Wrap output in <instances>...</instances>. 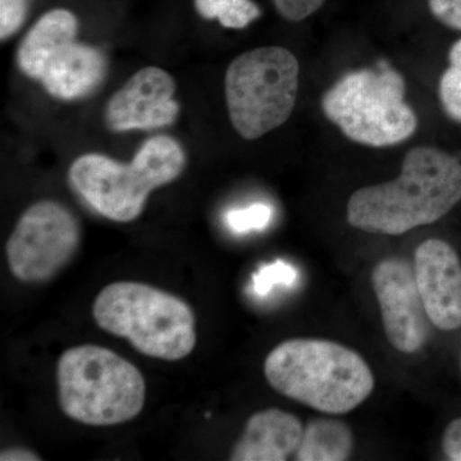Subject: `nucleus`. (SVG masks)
<instances>
[{"instance_id": "nucleus-1", "label": "nucleus", "mask_w": 461, "mask_h": 461, "mask_svg": "<svg viewBox=\"0 0 461 461\" xmlns=\"http://www.w3.org/2000/svg\"><path fill=\"white\" fill-rule=\"evenodd\" d=\"M461 200V163L444 150L411 149L396 180L355 191L348 203L354 229L399 236L445 217Z\"/></svg>"}, {"instance_id": "nucleus-2", "label": "nucleus", "mask_w": 461, "mask_h": 461, "mask_svg": "<svg viewBox=\"0 0 461 461\" xmlns=\"http://www.w3.org/2000/svg\"><path fill=\"white\" fill-rule=\"evenodd\" d=\"M264 375L281 395L330 415L353 411L375 390L362 355L329 339L281 342L267 357Z\"/></svg>"}, {"instance_id": "nucleus-3", "label": "nucleus", "mask_w": 461, "mask_h": 461, "mask_svg": "<svg viewBox=\"0 0 461 461\" xmlns=\"http://www.w3.org/2000/svg\"><path fill=\"white\" fill-rule=\"evenodd\" d=\"M96 324L129 339L148 357L177 362L198 342L193 309L180 297L141 282H113L100 291L93 305Z\"/></svg>"}, {"instance_id": "nucleus-4", "label": "nucleus", "mask_w": 461, "mask_h": 461, "mask_svg": "<svg viewBox=\"0 0 461 461\" xmlns=\"http://www.w3.org/2000/svg\"><path fill=\"white\" fill-rule=\"evenodd\" d=\"M57 386L62 411L86 426L126 423L140 414L147 402L141 372L102 346H75L60 355Z\"/></svg>"}, {"instance_id": "nucleus-5", "label": "nucleus", "mask_w": 461, "mask_h": 461, "mask_svg": "<svg viewBox=\"0 0 461 461\" xmlns=\"http://www.w3.org/2000/svg\"><path fill=\"white\" fill-rule=\"evenodd\" d=\"M185 167L180 145L157 136L142 145L130 165L100 154H85L69 168L75 190L103 217L131 222L144 211L151 191L175 181Z\"/></svg>"}, {"instance_id": "nucleus-6", "label": "nucleus", "mask_w": 461, "mask_h": 461, "mask_svg": "<svg viewBox=\"0 0 461 461\" xmlns=\"http://www.w3.org/2000/svg\"><path fill=\"white\" fill-rule=\"evenodd\" d=\"M406 85L393 69H359L324 93L321 109L346 138L372 148L400 144L417 131L418 118L405 102Z\"/></svg>"}, {"instance_id": "nucleus-7", "label": "nucleus", "mask_w": 461, "mask_h": 461, "mask_svg": "<svg viewBox=\"0 0 461 461\" xmlns=\"http://www.w3.org/2000/svg\"><path fill=\"white\" fill-rule=\"evenodd\" d=\"M299 71L296 57L281 47L258 48L230 62L227 107L241 138L256 140L286 122L295 108Z\"/></svg>"}, {"instance_id": "nucleus-8", "label": "nucleus", "mask_w": 461, "mask_h": 461, "mask_svg": "<svg viewBox=\"0 0 461 461\" xmlns=\"http://www.w3.org/2000/svg\"><path fill=\"white\" fill-rule=\"evenodd\" d=\"M77 20L66 9L48 12L18 50V65L38 78L50 95L72 100L91 93L103 80L105 59L99 50L75 41Z\"/></svg>"}, {"instance_id": "nucleus-9", "label": "nucleus", "mask_w": 461, "mask_h": 461, "mask_svg": "<svg viewBox=\"0 0 461 461\" xmlns=\"http://www.w3.org/2000/svg\"><path fill=\"white\" fill-rule=\"evenodd\" d=\"M80 226L59 203L42 200L21 215L5 245L12 275L27 284L56 277L80 247Z\"/></svg>"}, {"instance_id": "nucleus-10", "label": "nucleus", "mask_w": 461, "mask_h": 461, "mask_svg": "<svg viewBox=\"0 0 461 461\" xmlns=\"http://www.w3.org/2000/svg\"><path fill=\"white\" fill-rule=\"evenodd\" d=\"M372 286L388 342L400 353L420 351L429 336V318L418 288L414 266L402 258H387L373 269Z\"/></svg>"}, {"instance_id": "nucleus-11", "label": "nucleus", "mask_w": 461, "mask_h": 461, "mask_svg": "<svg viewBox=\"0 0 461 461\" xmlns=\"http://www.w3.org/2000/svg\"><path fill=\"white\" fill-rule=\"evenodd\" d=\"M172 76L157 67H147L127 81L108 102V126L114 131L153 130L175 122L180 105Z\"/></svg>"}, {"instance_id": "nucleus-12", "label": "nucleus", "mask_w": 461, "mask_h": 461, "mask_svg": "<svg viewBox=\"0 0 461 461\" xmlns=\"http://www.w3.org/2000/svg\"><path fill=\"white\" fill-rule=\"evenodd\" d=\"M418 288L430 323L441 330L461 327V262L447 242L429 239L414 256Z\"/></svg>"}, {"instance_id": "nucleus-13", "label": "nucleus", "mask_w": 461, "mask_h": 461, "mask_svg": "<svg viewBox=\"0 0 461 461\" xmlns=\"http://www.w3.org/2000/svg\"><path fill=\"white\" fill-rule=\"evenodd\" d=\"M303 433L304 426L291 412L276 408L258 411L249 418L230 460H287L299 447Z\"/></svg>"}, {"instance_id": "nucleus-14", "label": "nucleus", "mask_w": 461, "mask_h": 461, "mask_svg": "<svg viewBox=\"0 0 461 461\" xmlns=\"http://www.w3.org/2000/svg\"><path fill=\"white\" fill-rule=\"evenodd\" d=\"M354 450V436L348 424L330 418H317L304 427L295 451L297 461H345Z\"/></svg>"}, {"instance_id": "nucleus-15", "label": "nucleus", "mask_w": 461, "mask_h": 461, "mask_svg": "<svg viewBox=\"0 0 461 461\" xmlns=\"http://www.w3.org/2000/svg\"><path fill=\"white\" fill-rule=\"evenodd\" d=\"M195 3L203 17L218 20L227 29H244L262 14L251 0H195Z\"/></svg>"}, {"instance_id": "nucleus-16", "label": "nucleus", "mask_w": 461, "mask_h": 461, "mask_svg": "<svg viewBox=\"0 0 461 461\" xmlns=\"http://www.w3.org/2000/svg\"><path fill=\"white\" fill-rule=\"evenodd\" d=\"M438 96L445 113L461 123V39L448 51V67L439 80Z\"/></svg>"}, {"instance_id": "nucleus-17", "label": "nucleus", "mask_w": 461, "mask_h": 461, "mask_svg": "<svg viewBox=\"0 0 461 461\" xmlns=\"http://www.w3.org/2000/svg\"><path fill=\"white\" fill-rule=\"evenodd\" d=\"M273 208L264 203H256L245 208L230 209L224 215V222L235 233H248L251 230H262L271 223Z\"/></svg>"}, {"instance_id": "nucleus-18", "label": "nucleus", "mask_w": 461, "mask_h": 461, "mask_svg": "<svg viewBox=\"0 0 461 461\" xmlns=\"http://www.w3.org/2000/svg\"><path fill=\"white\" fill-rule=\"evenodd\" d=\"M297 273L291 264L277 260L267 264L253 276V291L259 296H266L272 288L278 285H293L296 281Z\"/></svg>"}, {"instance_id": "nucleus-19", "label": "nucleus", "mask_w": 461, "mask_h": 461, "mask_svg": "<svg viewBox=\"0 0 461 461\" xmlns=\"http://www.w3.org/2000/svg\"><path fill=\"white\" fill-rule=\"evenodd\" d=\"M26 14V0H0V33L8 38L23 25Z\"/></svg>"}, {"instance_id": "nucleus-20", "label": "nucleus", "mask_w": 461, "mask_h": 461, "mask_svg": "<svg viewBox=\"0 0 461 461\" xmlns=\"http://www.w3.org/2000/svg\"><path fill=\"white\" fill-rule=\"evenodd\" d=\"M324 3L326 0H275L278 14L291 23H300L312 16Z\"/></svg>"}, {"instance_id": "nucleus-21", "label": "nucleus", "mask_w": 461, "mask_h": 461, "mask_svg": "<svg viewBox=\"0 0 461 461\" xmlns=\"http://www.w3.org/2000/svg\"><path fill=\"white\" fill-rule=\"evenodd\" d=\"M429 7L442 25L461 32V0H429Z\"/></svg>"}, {"instance_id": "nucleus-22", "label": "nucleus", "mask_w": 461, "mask_h": 461, "mask_svg": "<svg viewBox=\"0 0 461 461\" xmlns=\"http://www.w3.org/2000/svg\"><path fill=\"white\" fill-rule=\"evenodd\" d=\"M442 448L448 460L461 461V418L450 421L446 427Z\"/></svg>"}, {"instance_id": "nucleus-23", "label": "nucleus", "mask_w": 461, "mask_h": 461, "mask_svg": "<svg viewBox=\"0 0 461 461\" xmlns=\"http://www.w3.org/2000/svg\"><path fill=\"white\" fill-rule=\"evenodd\" d=\"M0 460L2 461H35L41 460L38 455L32 451L25 450V448L14 447L3 450L0 454Z\"/></svg>"}]
</instances>
